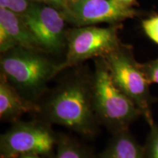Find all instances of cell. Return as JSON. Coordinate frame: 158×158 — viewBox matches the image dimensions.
<instances>
[{
	"label": "cell",
	"mask_w": 158,
	"mask_h": 158,
	"mask_svg": "<svg viewBox=\"0 0 158 158\" xmlns=\"http://www.w3.org/2000/svg\"><path fill=\"white\" fill-rule=\"evenodd\" d=\"M94 112L92 89L79 80L61 86L47 105L51 122L84 135L93 132Z\"/></svg>",
	"instance_id": "cell-1"
},
{
	"label": "cell",
	"mask_w": 158,
	"mask_h": 158,
	"mask_svg": "<svg viewBox=\"0 0 158 158\" xmlns=\"http://www.w3.org/2000/svg\"><path fill=\"white\" fill-rule=\"evenodd\" d=\"M1 70L7 80L19 92L35 95L45 88L48 81L60 72L55 64L34 50L17 47L1 59Z\"/></svg>",
	"instance_id": "cell-2"
},
{
	"label": "cell",
	"mask_w": 158,
	"mask_h": 158,
	"mask_svg": "<svg viewBox=\"0 0 158 158\" xmlns=\"http://www.w3.org/2000/svg\"><path fill=\"white\" fill-rule=\"evenodd\" d=\"M92 89L96 114L110 127L122 131L141 115L135 102L114 81L105 59L96 65Z\"/></svg>",
	"instance_id": "cell-3"
},
{
	"label": "cell",
	"mask_w": 158,
	"mask_h": 158,
	"mask_svg": "<svg viewBox=\"0 0 158 158\" xmlns=\"http://www.w3.org/2000/svg\"><path fill=\"white\" fill-rule=\"evenodd\" d=\"M105 61L115 84L135 102L149 125H152L150 82L143 65L136 62L129 52L119 48L105 56Z\"/></svg>",
	"instance_id": "cell-4"
},
{
	"label": "cell",
	"mask_w": 158,
	"mask_h": 158,
	"mask_svg": "<svg viewBox=\"0 0 158 158\" xmlns=\"http://www.w3.org/2000/svg\"><path fill=\"white\" fill-rule=\"evenodd\" d=\"M119 48L117 31L114 27L85 26L73 30L68 36V50L59 70L82 61L106 56Z\"/></svg>",
	"instance_id": "cell-5"
},
{
	"label": "cell",
	"mask_w": 158,
	"mask_h": 158,
	"mask_svg": "<svg viewBox=\"0 0 158 158\" xmlns=\"http://www.w3.org/2000/svg\"><path fill=\"white\" fill-rule=\"evenodd\" d=\"M55 138L48 128L32 122H19L1 137V152L5 158L24 155H47Z\"/></svg>",
	"instance_id": "cell-6"
},
{
	"label": "cell",
	"mask_w": 158,
	"mask_h": 158,
	"mask_svg": "<svg viewBox=\"0 0 158 158\" xmlns=\"http://www.w3.org/2000/svg\"><path fill=\"white\" fill-rule=\"evenodd\" d=\"M39 47L50 52L64 45V16L52 6L31 4L21 15Z\"/></svg>",
	"instance_id": "cell-7"
},
{
	"label": "cell",
	"mask_w": 158,
	"mask_h": 158,
	"mask_svg": "<svg viewBox=\"0 0 158 158\" xmlns=\"http://www.w3.org/2000/svg\"><path fill=\"white\" fill-rule=\"evenodd\" d=\"M137 13L116 0H70L63 15L70 22L85 27L133 19Z\"/></svg>",
	"instance_id": "cell-8"
},
{
	"label": "cell",
	"mask_w": 158,
	"mask_h": 158,
	"mask_svg": "<svg viewBox=\"0 0 158 158\" xmlns=\"http://www.w3.org/2000/svg\"><path fill=\"white\" fill-rule=\"evenodd\" d=\"M20 48H40L20 15L0 7V50L6 53Z\"/></svg>",
	"instance_id": "cell-9"
},
{
	"label": "cell",
	"mask_w": 158,
	"mask_h": 158,
	"mask_svg": "<svg viewBox=\"0 0 158 158\" xmlns=\"http://www.w3.org/2000/svg\"><path fill=\"white\" fill-rule=\"evenodd\" d=\"M36 106L24 100L20 92L1 74L0 117L5 121H15L23 114L37 110Z\"/></svg>",
	"instance_id": "cell-10"
},
{
	"label": "cell",
	"mask_w": 158,
	"mask_h": 158,
	"mask_svg": "<svg viewBox=\"0 0 158 158\" xmlns=\"http://www.w3.org/2000/svg\"><path fill=\"white\" fill-rule=\"evenodd\" d=\"M101 158H144L143 150L131 135L120 131Z\"/></svg>",
	"instance_id": "cell-11"
},
{
	"label": "cell",
	"mask_w": 158,
	"mask_h": 158,
	"mask_svg": "<svg viewBox=\"0 0 158 158\" xmlns=\"http://www.w3.org/2000/svg\"><path fill=\"white\" fill-rule=\"evenodd\" d=\"M55 158H86V157L73 143L65 141L59 143Z\"/></svg>",
	"instance_id": "cell-12"
},
{
	"label": "cell",
	"mask_w": 158,
	"mask_h": 158,
	"mask_svg": "<svg viewBox=\"0 0 158 158\" xmlns=\"http://www.w3.org/2000/svg\"><path fill=\"white\" fill-rule=\"evenodd\" d=\"M31 5L29 0H0V7L22 15Z\"/></svg>",
	"instance_id": "cell-13"
},
{
	"label": "cell",
	"mask_w": 158,
	"mask_h": 158,
	"mask_svg": "<svg viewBox=\"0 0 158 158\" xmlns=\"http://www.w3.org/2000/svg\"><path fill=\"white\" fill-rule=\"evenodd\" d=\"M142 27L146 35L158 45V15L143 20Z\"/></svg>",
	"instance_id": "cell-14"
},
{
	"label": "cell",
	"mask_w": 158,
	"mask_h": 158,
	"mask_svg": "<svg viewBox=\"0 0 158 158\" xmlns=\"http://www.w3.org/2000/svg\"><path fill=\"white\" fill-rule=\"evenodd\" d=\"M151 127L147 143L148 158H158V126L154 123Z\"/></svg>",
	"instance_id": "cell-15"
},
{
	"label": "cell",
	"mask_w": 158,
	"mask_h": 158,
	"mask_svg": "<svg viewBox=\"0 0 158 158\" xmlns=\"http://www.w3.org/2000/svg\"><path fill=\"white\" fill-rule=\"evenodd\" d=\"M143 68L150 84H158V59L143 65Z\"/></svg>",
	"instance_id": "cell-16"
},
{
	"label": "cell",
	"mask_w": 158,
	"mask_h": 158,
	"mask_svg": "<svg viewBox=\"0 0 158 158\" xmlns=\"http://www.w3.org/2000/svg\"><path fill=\"white\" fill-rule=\"evenodd\" d=\"M35 1L52 6L59 10H62V13L68 8L69 2H70V0H35Z\"/></svg>",
	"instance_id": "cell-17"
},
{
	"label": "cell",
	"mask_w": 158,
	"mask_h": 158,
	"mask_svg": "<svg viewBox=\"0 0 158 158\" xmlns=\"http://www.w3.org/2000/svg\"><path fill=\"white\" fill-rule=\"evenodd\" d=\"M120 4H122V5L127 6V7H131V6L133 5V3L135 2V0H116Z\"/></svg>",
	"instance_id": "cell-18"
},
{
	"label": "cell",
	"mask_w": 158,
	"mask_h": 158,
	"mask_svg": "<svg viewBox=\"0 0 158 158\" xmlns=\"http://www.w3.org/2000/svg\"><path fill=\"white\" fill-rule=\"evenodd\" d=\"M19 158H41L36 155H24L20 156Z\"/></svg>",
	"instance_id": "cell-19"
},
{
	"label": "cell",
	"mask_w": 158,
	"mask_h": 158,
	"mask_svg": "<svg viewBox=\"0 0 158 158\" xmlns=\"http://www.w3.org/2000/svg\"><path fill=\"white\" fill-rule=\"evenodd\" d=\"M4 158H5V157H4Z\"/></svg>",
	"instance_id": "cell-20"
}]
</instances>
